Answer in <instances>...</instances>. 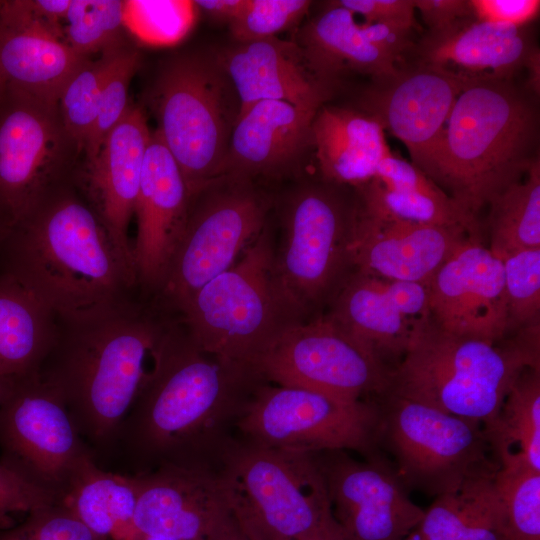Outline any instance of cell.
I'll return each instance as SVG.
<instances>
[{
  "instance_id": "1",
  "label": "cell",
  "mask_w": 540,
  "mask_h": 540,
  "mask_svg": "<svg viewBox=\"0 0 540 540\" xmlns=\"http://www.w3.org/2000/svg\"><path fill=\"white\" fill-rule=\"evenodd\" d=\"M265 382L255 368L203 351L171 315L112 446L133 474L163 466L217 470L238 419Z\"/></svg>"
},
{
  "instance_id": "2",
  "label": "cell",
  "mask_w": 540,
  "mask_h": 540,
  "mask_svg": "<svg viewBox=\"0 0 540 540\" xmlns=\"http://www.w3.org/2000/svg\"><path fill=\"white\" fill-rule=\"evenodd\" d=\"M171 314L141 295L96 311L57 317L39 375L64 402L86 444L112 447L137 397Z\"/></svg>"
},
{
  "instance_id": "3",
  "label": "cell",
  "mask_w": 540,
  "mask_h": 540,
  "mask_svg": "<svg viewBox=\"0 0 540 540\" xmlns=\"http://www.w3.org/2000/svg\"><path fill=\"white\" fill-rule=\"evenodd\" d=\"M0 272L56 317L103 309L139 293L135 273L71 181L9 226L0 240Z\"/></svg>"
},
{
  "instance_id": "4",
  "label": "cell",
  "mask_w": 540,
  "mask_h": 540,
  "mask_svg": "<svg viewBox=\"0 0 540 540\" xmlns=\"http://www.w3.org/2000/svg\"><path fill=\"white\" fill-rule=\"evenodd\" d=\"M538 135L536 97L527 89L512 80L470 82L453 105L426 176L478 217L539 158Z\"/></svg>"
},
{
  "instance_id": "5",
  "label": "cell",
  "mask_w": 540,
  "mask_h": 540,
  "mask_svg": "<svg viewBox=\"0 0 540 540\" xmlns=\"http://www.w3.org/2000/svg\"><path fill=\"white\" fill-rule=\"evenodd\" d=\"M539 324L511 339L460 337L431 321L391 373L387 392L488 425L526 367H540Z\"/></svg>"
},
{
  "instance_id": "6",
  "label": "cell",
  "mask_w": 540,
  "mask_h": 540,
  "mask_svg": "<svg viewBox=\"0 0 540 540\" xmlns=\"http://www.w3.org/2000/svg\"><path fill=\"white\" fill-rule=\"evenodd\" d=\"M175 316L203 351L255 369L288 330L308 321L277 278L267 225L238 261Z\"/></svg>"
},
{
  "instance_id": "7",
  "label": "cell",
  "mask_w": 540,
  "mask_h": 540,
  "mask_svg": "<svg viewBox=\"0 0 540 540\" xmlns=\"http://www.w3.org/2000/svg\"><path fill=\"white\" fill-rule=\"evenodd\" d=\"M218 470L230 489L233 512L261 540H303L341 530L314 453L233 437Z\"/></svg>"
},
{
  "instance_id": "8",
  "label": "cell",
  "mask_w": 540,
  "mask_h": 540,
  "mask_svg": "<svg viewBox=\"0 0 540 540\" xmlns=\"http://www.w3.org/2000/svg\"><path fill=\"white\" fill-rule=\"evenodd\" d=\"M152 92L157 131L192 198L225 176L238 96L218 57L197 52L169 60Z\"/></svg>"
},
{
  "instance_id": "9",
  "label": "cell",
  "mask_w": 540,
  "mask_h": 540,
  "mask_svg": "<svg viewBox=\"0 0 540 540\" xmlns=\"http://www.w3.org/2000/svg\"><path fill=\"white\" fill-rule=\"evenodd\" d=\"M335 184H306L284 203L273 264L283 289L307 320L329 306L353 273L352 242L357 200Z\"/></svg>"
},
{
  "instance_id": "10",
  "label": "cell",
  "mask_w": 540,
  "mask_h": 540,
  "mask_svg": "<svg viewBox=\"0 0 540 540\" xmlns=\"http://www.w3.org/2000/svg\"><path fill=\"white\" fill-rule=\"evenodd\" d=\"M377 399L378 444L406 489L436 497L500 468L480 422L389 392Z\"/></svg>"
},
{
  "instance_id": "11",
  "label": "cell",
  "mask_w": 540,
  "mask_h": 540,
  "mask_svg": "<svg viewBox=\"0 0 540 540\" xmlns=\"http://www.w3.org/2000/svg\"><path fill=\"white\" fill-rule=\"evenodd\" d=\"M271 200L251 180L225 176L191 198L186 224L153 301L177 315L210 280L228 270L266 227Z\"/></svg>"
},
{
  "instance_id": "12",
  "label": "cell",
  "mask_w": 540,
  "mask_h": 540,
  "mask_svg": "<svg viewBox=\"0 0 540 540\" xmlns=\"http://www.w3.org/2000/svg\"><path fill=\"white\" fill-rule=\"evenodd\" d=\"M377 403L265 382L238 419L240 438L275 449L318 453L355 451L373 457L378 445Z\"/></svg>"
},
{
  "instance_id": "13",
  "label": "cell",
  "mask_w": 540,
  "mask_h": 540,
  "mask_svg": "<svg viewBox=\"0 0 540 540\" xmlns=\"http://www.w3.org/2000/svg\"><path fill=\"white\" fill-rule=\"evenodd\" d=\"M0 461L55 503L92 451L60 396L35 373L14 380L0 406Z\"/></svg>"
},
{
  "instance_id": "14",
  "label": "cell",
  "mask_w": 540,
  "mask_h": 540,
  "mask_svg": "<svg viewBox=\"0 0 540 540\" xmlns=\"http://www.w3.org/2000/svg\"><path fill=\"white\" fill-rule=\"evenodd\" d=\"M256 370L268 383L351 402L385 394L393 371L327 314L288 330Z\"/></svg>"
},
{
  "instance_id": "15",
  "label": "cell",
  "mask_w": 540,
  "mask_h": 540,
  "mask_svg": "<svg viewBox=\"0 0 540 540\" xmlns=\"http://www.w3.org/2000/svg\"><path fill=\"white\" fill-rule=\"evenodd\" d=\"M71 146L58 106L6 86L0 102V216L9 226L70 181Z\"/></svg>"
},
{
  "instance_id": "16",
  "label": "cell",
  "mask_w": 540,
  "mask_h": 540,
  "mask_svg": "<svg viewBox=\"0 0 540 540\" xmlns=\"http://www.w3.org/2000/svg\"><path fill=\"white\" fill-rule=\"evenodd\" d=\"M314 455L346 540H401L418 527L424 510L393 468L375 456L358 461L346 451Z\"/></svg>"
},
{
  "instance_id": "17",
  "label": "cell",
  "mask_w": 540,
  "mask_h": 540,
  "mask_svg": "<svg viewBox=\"0 0 540 540\" xmlns=\"http://www.w3.org/2000/svg\"><path fill=\"white\" fill-rule=\"evenodd\" d=\"M468 83L432 67L402 63L393 74L372 79L361 110L400 140L426 175L453 105Z\"/></svg>"
},
{
  "instance_id": "18",
  "label": "cell",
  "mask_w": 540,
  "mask_h": 540,
  "mask_svg": "<svg viewBox=\"0 0 540 540\" xmlns=\"http://www.w3.org/2000/svg\"><path fill=\"white\" fill-rule=\"evenodd\" d=\"M430 321L460 337L498 342L509 333L502 260L470 237L428 283Z\"/></svg>"
},
{
  "instance_id": "19",
  "label": "cell",
  "mask_w": 540,
  "mask_h": 540,
  "mask_svg": "<svg viewBox=\"0 0 540 540\" xmlns=\"http://www.w3.org/2000/svg\"><path fill=\"white\" fill-rule=\"evenodd\" d=\"M326 313L392 370L430 323L428 284L381 279L357 270Z\"/></svg>"
},
{
  "instance_id": "20",
  "label": "cell",
  "mask_w": 540,
  "mask_h": 540,
  "mask_svg": "<svg viewBox=\"0 0 540 540\" xmlns=\"http://www.w3.org/2000/svg\"><path fill=\"white\" fill-rule=\"evenodd\" d=\"M138 489L135 532L174 540H210L233 512L230 489L219 470L163 466L132 474Z\"/></svg>"
},
{
  "instance_id": "21",
  "label": "cell",
  "mask_w": 540,
  "mask_h": 540,
  "mask_svg": "<svg viewBox=\"0 0 540 540\" xmlns=\"http://www.w3.org/2000/svg\"><path fill=\"white\" fill-rule=\"evenodd\" d=\"M191 197L181 170L157 130L151 131L135 204L132 256L139 293L153 299L183 233Z\"/></svg>"
},
{
  "instance_id": "22",
  "label": "cell",
  "mask_w": 540,
  "mask_h": 540,
  "mask_svg": "<svg viewBox=\"0 0 540 540\" xmlns=\"http://www.w3.org/2000/svg\"><path fill=\"white\" fill-rule=\"evenodd\" d=\"M150 135L142 109L129 105L95 157L85 162L77 178L71 182L77 184L83 199L94 211L115 248L134 273L129 226L134 217Z\"/></svg>"
},
{
  "instance_id": "23",
  "label": "cell",
  "mask_w": 540,
  "mask_h": 540,
  "mask_svg": "<svg viewBox=\"0 0 540 540\" xmlns=\"http://www.w3.org/2000/svg\"><path fill=\"white\" fill-rule=\"evenodd\" d=\"M88 59L30 1H0V74L8 88L58 106L64 87Z\"/></svg>"
},
{
  "instance_id": "24",
  "label": "cell",
  "mask_w": 540,
  "mask_h": 540,
  "mask_svg": "<svg viewBox=\"0 0 540 540\" xmlns=\"http://www.w3.org/2000/svg\"><path fill=\"white\" fill-rule=\"evenodd\" d=\"M470 237L463 226L423 225L364 215L358 208L352 242L354 269L381 279L428 284Z\"/></svg>"
},
{
  "instance_id": "25",
  "label": "cell",
  "mask_w": 540,
  "mask_h": 540,
  "mask_svg": "<svg viewBox=\"0 0 540 540\" xmlns=\"http://www.w3.org/2000/svg\"><path fill=\"white\" fill-rule=\"evenodd\" d=\"M217 57L238 96V118L264 100L317 111L334 91L312 72L295 42L277 36L236 42Z\"/></svg>"
},
{
  "instance_id": "26",
  "label": "cell",
  "mask_w": 540,
  "mask_h": 540,
  "mask_svg": "<svg viewBox=\"0 0 540 540\" xmlns=\"http://www.w3.org/2000/svg\"><path fill=\"white\" fill-rule=\"evenodd\" d=\"M527 27L464 19L449 29L428 32L410 53L413 63L467 82L512 80L536 48Z\"/></svg>"
},
{
  "instance_id": "27",
  "label": "cell",
  "mask_w": 540,
  "mask_h": 540,
  "mask_svg": "<svg viewBox=\"0 0 540 540\" xmlns=\"http://www.w3.org/2000/svg\"><path fill=\"white\" fill-rule=\"evenodd\" d=\"M316 112L279 100L254 104L233 128L225 176L253 181L286 174L311 146Z\"/></svg>"
},
{
  "instance_id": "28",
  "label": "cell",
  "mask_w": 540,
  "mask_h": 540,
  "mask_svg": "<svg viewBox=\"0 0 540 540\" xmlns=\"http://www.w3.org/2000/svg\"><path fill=\"white\" fill-rule=\"evenodd\" d=\"M311 146L323 181L355 188L373 180L380 161L391 152L384 128L372 116L325 104L313 118Z\"/></svg>"
},
{
  "instance_id": "29",
  "label": "cell",
  "mask_w": 540,
  "mask_h": 540,
  "mask_svg": "<svg viewBox=\"0 0 540 540\" xmlns=\"http://www.w3.org/2000/svg\"><path fill=\"white\" fill-rule=\"evenodd\" d=\"M295 43L312 72L333 85L347 72L376 79L399 66L367 39L355 16L334 1L302 28Z\"/></svg>"
},
{
  "instance_id": "30",
  "label": "cell",
  "mask_w": 540,
  "mask_h": 540,
  "mask_svg": "<svg viewBox=\"0 0 540 540\" xmlns=\"http://www.w3.org/2000/svg\"><path fill=\"white\" fill-rule=\"evenodd\" d=\"M57 317L11 276L0 272V376L38 373L56 337Z\"/></svg>"
},
{
  "instance_id": "31",
  "label": "cell",
  "mask_w": 540,
  "mask_h": 540,
  "mask_svg": "<svg viewBox=\"0 0 540 540\" xmlns=\"http://www.w3.org/2000/svg\"><path fill=\"white\" fill-rule=\"evenodd\" d=\"M138 489L132 474L101 469L86 457L56 502L105 540H128L134 533Z\"/></svg>"
},
{
  "instance_id": "32",
  "label": "cell",
  "mask_w": 540,
  "mask_h": 540,
  "mask_svg": "<svg viewBox=\"0 0 540 540\" xmlns=\"http://www.w3.org/2000/svg\"><path fill=\"white\" fill-rule=\"evenodd\" d=\"M494 475L471 478L438 495L418 530L426 540H507Z\"/></svg>"
},
{
  "instance_id": "33",
  "label": "cell",
  "mask_w": 540,
  "mask_h": 540,
  "mask_svg": "<svg viewBox=\"0 0 540 540\" xmlns=\"http://www.w3.org/2000/svg\"><path fill=\"white\" fill-rule=\"evenodd\" d=\"M484 430L500 466L524 464L540 471V367L522 370Z\"/></svg>"
},
{
  "instance_id": "34",
  "label": "cell",
  "mask_w": 540,
  "mask_h": 540,
  "mask_svg": "<svg viewBox=\"0 0 540 540\" xmlns=\"http://www.w3.org/2000/svg\"><path fill=\"white\" fill-rule=\"evenodd\" d=\"M489 249L502 258L510 252L540 248V160L519 181L489 203Z\"/></svg>"
},
{
  "instance_id": "35",
  "label": "cell",
  "mask_w": 540,
  "mask_h": 540,
  "mask_svg": "<svg viewBox=\"0 0 540 540\" xmlns=\"http://www.w3.org/2000/svg\"><path fill=\"white\" fill-rule=\"evenodd\" d=\"M357 189L359 210L369 217L423 225H458L481 235L477 216L448 195L387 188L373 179Z\"/></svg>"
},
{
  "instance_id": "36",
  "label": "cell",
  "mask_w": 540,
  "mask_h": 540,
  "mask_svg": "<svg viewBox=\"0 0 540 540\" xmlns=\"http://www.w3.org/2000/svg\"><path fill=\"white\" fill-rule=\"evenodd\" d=\"M507 540H540V471L500 466L494 475Z\"/></svg>"
},
{
  "instance_id": "37",
  "label": "cell",
  "mask_w": 540,
  "mask_h": 540,
  "mask_svg": "<svg viewBox=\"0 0 540 540\" xmlns=\"http://www.w3.org/2000/svg\"><path fill=\"white\" fill-rule=\"evenodd\" d=\"M125 25V1L71 0L61 23L66 44L76 53L89 55L120 47Z\"/></svg>"
},
{
  "instance_id": "38",
  "label": "cell",
  "mask_w": 540,
  "mask_h": 540,
  "mask_svg": "<svg viewBox=\"0 0 540 540\" xmlns=\"http://www.w3.org/2000/svg\"><path fill=\"white\" fill-rule=\"evenodd\" d=\"M109 53L105 51L96 61L88 59L68 81L58 101L62 125L78 152L84 150L96 119Z\"/></svg>"
},
{
  "instance_id": "39",
  "label": "cell",
  "mask_w": 540,
  "mask_h": 540,
  "mask_svg": "<svg viewBox=\"0 0 540 540\" xmlns=\"http://www.w3.org/2000/svg\"><path fill=\"white\" fill-rule=\"evenodd\" d=\"M140 64L137 51L122 46L110 50L96 119L84 147L85 162L93 159L129 107L128 88Z\"/></svg>"
},
{
  "instance_id": "40",
  "label": "cell",
  "mask_w": 540,
  "mask_h": 540,
  "mask_svg": "<svg viewBox=\"0 0 540 540\" xmlns=\"http://www.w3.org/2000/svg\"><path fill=\"white\" fill-rule=\"evenodd\" d=\"M509 333L539 323L540 313V248L510 252L500 258Z\"/></svg>"
},
{
  "instance_id": "41",
  "label": "cell",
  "mask_w": 540,
  "mask_h": 540,
  "mask_svg": "<svg viewBox=\"0 0 540 540\" xmlns=\"http://www.w3.org/2000/svg\"><path fill=\"white\" fill-rule=\"evenodd\" d=\"M197 11L194 1H125V25L150 45H173L188 34Z\"/></svg>"
},
{
  "instance_id": "42",
  "label": "cell",
  "mask_w": 540,
  "mask_h": 540,
  "mask_svg": "<svg viewBox=\"0 0 540 540\" xmlns=\"http://www.w3.org/2000/svg\"><path fill=\"white\" fill-rule=\"evenodd\" d=\"M312 2L308 0H245L239 14L228 24L236 42L260 40L297 25Z\"/></svg>"
},
{
  "instance_id": "43",
  "label": "cell",
  "mask_w": 540,
  "mask_h": 540,
  "mask_svg": "<svg viewBox=\"0 0 540 540\" xmlns=\"http://www.w3.org/2000/svg\"><path fill=\"white\" fill-rule=\"evenodd\" d=\"M0 540H105L72 513L54 503L26 515L17 525L0 529Z\"/></svg>"
},
{
  "instance_id": "44",
  "label": "cell",
  "mask_w": 540,
  "mask_h": 540,
  "mask_svg": "<svg viewBox=\"0 0 540 540\" xmlns=\"http://www.w3.org/2000/svg\"><path fill=\"white\" fill-rule=\"evenodd\" d=\"M52 497L0 461V529L13 526L14 516L54 504Z\"/></svg>"
},
{
  "instance_id": "45",
  "label": "cell",
  "mask_w": 540,
  "mask_h": 540,
  "mask_svg": "<svg viewBox=\"0 0 540 540\" xmlns=\"http://www.w3.org/2000/svg\"><path fill=\"white\" fill-rule=\"evenodd\" d=\"M383 186L400 191L421 192L430 195H447L417 166L392 152L379 163L374 177Z\"/></svg>"
},
{
  "instance_id": "46",
  "label": "cell",
  "mask_w": 540,
  "mask_h": 540,
  "mask_svg": "<svg viewBox=\"0 0 540 540\" xmlns=\"http://www.w3.org/2000/svg\"><path fill=\"white\" fill-rule=\"evenodd\" d=\"M472 17L489 23L527 27L540 11L539 0H468Z\"/></svg>"
},
{
  "instance_id": "47",
  "label": "cell",
  "mask_w": 540,
  "mask_h": 540,
  "mask_svg": "<svg viewBox=\"0 0 540 540\" xmlns=\"http://www.w3.org/2000/svg\"><path fill=\"white\" fill-rule=\"evenodd\" d=\"M364 23L395 22L417 27L414 0H339L334 1Z\"/></svg>"
},
{
  "instance_id": "48",
  "label": "cell",
  "mask_w": 540,
  "mask_h": 540,
  "mask_svg": "<svg viewBox=\"0 0 540 540\" xmlns=\"http://www.w3.org/2000/svg\"><path fill=\"white\" fill-rule=\"evenodd\" d=\"M360 24L367 39L399 65L405 62L414 49L415 26L395 22Z\"/></svg>"
},
{
  "instance_id": "49",
  "label": "cell",
  "mask_w": 540,
  "mask_h": 540,
  "mask_svg": "<svg viewBox=\"0 0 540 540\" xmlns=\"http://www.w3.org/2000/svg\"><path fill=\"white\" fill-rule=\"evenodd\" d=\"M428 32H440L471 18L468 0H414Z\"/></svg>"
},
{
  "instance_id": "50",
  "label": "cell",
  "mask_w": 540,
  "mask_h": 540,
  "mask_svg": "<svg viewBox=\"0 0 540 540\" xmlns=\"http://www.w3.org/2000/svg\"><path fill=\"white\" fill-rule=\"evenodd\" d=\"M210 540H261L234 512L222 520Z\"/></svg>"
},
{
  "instance_id": "51",
  "label": "cell",
  "mask_w": 540,
  "mask_h": 540,
  "mask_svg": "<svg viewBox=\"0 0 540 540\" xmlns=\"http://www.w3.org/2000/svg\"><path fill=\"white\" fill-rule=\"evenodd\" d=\"M194 3L212 19L229 24L239 14L245 0H198Z\"/></svg>"
},
{
  "instance_id": "52",
  "label": "cell",
  "mask_w": 540,
  "mask_h": 540,
  "mask_svg": "<svg viewBox=\"0 0 540 540\" xmlns=\"http://www.w3.org/2000/svg\"><path fill=\"white\" fill-rule=\"evenodd\" d=\"M525 68L528 70L526 89L538 98L540 92V52L537 47L530 54Z\"/></svg>"
},
{
  "instance_id": "53",
  "label": "cell",
  "mask_w": 540,
  "mask_h": 540,
  "mask_svg": "<svg viewBox=\"0 0 540 540\" xmlns=\"http://www.w3.org/2000/svg\"><path fill=\"white\" fill-rule=\"evenodd\" d=\"M13 381L0 376V406L6 398Z\"/></svg>"
},
{
  "instance_id": "54",
  "label": "cell",
  "mask_w": 540,
  "mask_h": 540,
  "mask_svg": "<svg viewBox=\"0 0 540 540\" xmlns=\"http://www.w3.org/2000/svg\"><path fill=\"white\" fill-rule=\"evenodd\" d=\"M128 540H174V539L160 537V536L143 535L136 532Z\"/></svg>"
},
{
  "instance_id": "55",
  "label": "cell",
  "mask_w": 540,
  "mask_h": 540,
  "mask_svg": "<svg viewBox=\"0 0 540 540\" xmlns=\"http://www.w3.org/2000/svg\"><path fill=\"white\" fill-rule=\"evenodd\" d=\"M401 540H426L425 537L421 534L418 528L410 532L406 537Z\"/></svg>"
},
{
  "instance_id": "56",
  "label": "cell",
  "mask_w": 540,
  "mask_h": 540,
  "mask_svg": "<svg viewBox=\"0 0 540 540\" xmlns=\"http://www.w3.org/2000/svg\"><path fill=\"white\" fill-rule=\"evenodd\" d=\"M9 228L8 223L0 216V240L5 235Z\"/></svg>"
},
{
  "instance_id": "57",
  "label": "cell",
  "mask_w": 540,
  "mask_h": 540,
  "mask_svg": "<svg viewBox=\"0 0 540 540\" xmlns=\"http://www.w3.org/2000/svg\"><path fill=\"white\" fill-rule=\"evenodd\" d=\"M304 540H344L337 536H315Z\"/></svg>"
},
{
  "instance_id": "58",
  "label": "cell",
  "mask_w": 540,
  "mask_h": 540,
  "mask_svg": "<svg viewBox=\"0 0 540 540\" xmlns=\"http://www.w3.org/2000/svg\"><path fill=\"white\" fill-rule=\"evenodd\" d=\"M5 90H6V84L0 74V102L4 96Z\"/></svg>"
}]
</instances>
